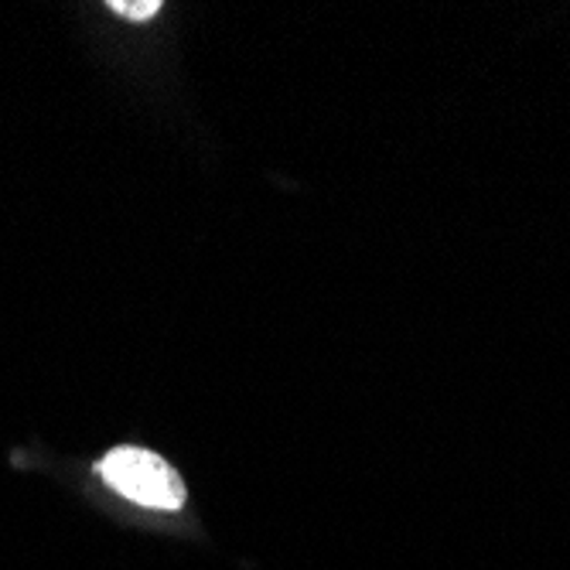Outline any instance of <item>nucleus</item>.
I'll use <instances>...</instances> for the list:
<instances>
[{
  "instance_id": "f03ea898",
  "label": "nucleus",
  "mask_w": 570,
  "mask_h": 570,
  "mask_svg": "<svg viewBox=\"0 0 570 570\" xmlns=\"http://www.w3.org/2000/svg\"><path fill=\"white\" fill-rule=\"evenodd\" d=\"M110 11L127 18V21H147L161 11V0H114Z\"/></svg>"
},
{
  "instance_id": "f257e3e1",
  "label": "nucleus",
  "mask_w": 570,
  "mask_h": 570,
  "mask_svg": "<svg viewBox=\"0 0 570 570\" xmlns=\"http://www.w3.org/2000/svg\"><path fill=\"white\" fill-rule=\"evenodd\" d=\"M99 479L124 499L147 505V509H181L188 502L185 479L178 469L147 448H114L99 461Z\"/></svg>"
}]
</instances>
